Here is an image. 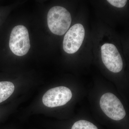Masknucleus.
<instances>
[{"label": "nucleus", "mask_w": 129, "mask_h": 129, "mask_svg": "<svg viewBox=\"0 0 129 129\" xmlns=\"http://www.w3.org/2000/svg\"><path fill=\"white\" fill-rule=\"evenodd\" d=\"M9 48L16 55L21 56L26 55L30 48L28 32L23 25L14 27L10 35Z\"/></svg>", "instance_id": "f03ea898"}, {"label": "nucleus", "mask_w": 129, "mask_h": 129, "mask_svg": "<svg viewBox=\"0 0 129 129\" xmlns=\"http://www.w3.org/2000/svg\"><path fill=\"white\" fill-rule=\"evenodd\" d=\"M47 21L51 32L54 34L62 36L68 30L72 17L69 12L64 7L55 6L48 11Z\"/></svg>", "instance_id": "f257e3e1"}, {"label": "nucleus", "mask_w": 129, "mask_h": 129, "mask_svg": "<svg viewBox=\"0 0 129 129\" xmlns=\"http://www.w3.org/2000/svg\"><path fill=\"white\" fill-rule=\"evenodd\" d=\"M85 35V29L82 24H76L72 26L64 37L63 47L64 51L69 54L76 52L82 45Z\"/></svg>", "instance_id": "20e7f679"}, {"label": "nucleus", "mask_w": 129, "mask_h": 129, "mask_svg": "<svg viewBox=\"0 0 129 129\" xmlns=\"http://www.w3.org/2000/svg\"><path fill=\"white\" fill-rule=\"evenodd\" d=\"M102 60L105 66L111 72H120L123 68L122 58L114 45L105 44L101 47Z\"/></svg>", "instance_id": "423d86ee"}, {"label": "nucleus", "mask_w": 129, "mask_h": 129, "mask_svg": "<svg viewBox=\"0 0 129 129\" xmlns=\"http://www.w3.org/2000/svg\"><path fill=\"white\" fill-rule=\"evenodd\" d=\"M72 129H98L92 123L85 120L77 121L72 126Z\"/></svg>", "instance_id": "6e6552de"}, {"label": "nucleus", "mask_w": 129, "mask_h": 129, "mask_svg": "<svg viewBox=\"0 0 129 129\" xmlns=\"http://www.w3.org/2000/svg\"><path fill=\"white\" fill-rule=\"evenodd\" d=\"M100 105L105 114L113 120H121L126 115L122 103L112 93L108 92L103 95L100 99Z\"/></svg>", "instance_id": "7ed1b4c3"}, {"label": "nucleus", "mask_w": 129, "mask_h": 129, "mask_svg": "<svg viewBox=\"0 0 129 129\" xmlns=\"http://www.w3.org/2000/svg\"><path fill=\"white\" fill-rule=\"evenodd\" d=\"M72 97V92L69 88L59 86L47 91L42 97V102L48 107H55L65 105Z\"/></svg>", "instance_id": "39448f33"}, {"label": "nucleus", "mask_w": 129, "mask_h": 129, "mask_svg": "<svg viewBox=\"0 0 129 129\" xmlns=\"http://www.w3.org/2000/svg\"><path fill=\"white\" fill-rule=\"evenodd\" d=\"M107 1L113 6L117 8L124 7L127 2V0H108Z\"/></svg>", "instance_id": "1a4fd4ad"}, {"label": "nucleus", "mask_w": 129, "mask_h": 129, "mask_svg": "<svg viewBox=\"0 0 129 129\" xmlns=\"http://www.w3.org/2000/svg\"><path fill=\"white\" fill-rule=\"evenodd\" d=\"M14 84L10 81L0 82V103L5 101L14 92Z\"/></svg>", "instance_id": "0eeeda50"}]
</instances>
